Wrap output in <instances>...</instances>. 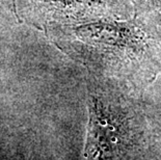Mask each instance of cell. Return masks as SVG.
Segmentation results:
<instances>
[{"instance_id": "obj_1", "label": "cell", "mask_w": 161, "mask_h": 160, "mask_svg": "<svg viewBox=\"0 0 161 160\" xmlns=\"http://www.w3.org/2000/svg\"><path fill=\"white\" fill-rule=\"evenodd\" d=\"M63 42L74 57L106 77L142 88L161 71V28L133 14L68 25Z\"/></svg>"}, {"instance_id": "obj_2", "label": "cell", "mask_w": 161, "mask_h": 160, "mask_svg": "<svg viewBox=\"0 0 161 160\" xmlns=\"http://www.w3.org/2000/svg\"><path fill=\"white\" fill-rule=\"evenodd\" d=\"M87 111L84 160H118L119 141L140 124L135 106L114 87L92 84Z\"/></svg>"}, {"instance_id": "obj_3", "label": "cell", "mask_w": 161, "mask_h": 160, "mask_svg": "<svg viewBox=\"0 0 161 160\" xmlns=\"http://www.w3.org/2000/svg\"><path fill=\"white\" fill-rule=\"evenodd\" d=\"M133 14L149 20L161 28V0H127Z\"/></svg>"}]
</instances>
